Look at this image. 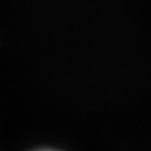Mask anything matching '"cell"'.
Returning a JSON list of instances; mask_svg holds the SVG:
<instances>
[{
    "mask_svg": "<svg viewBox=\"0 0 151 151\" xmlns=\"http://www.w3.org/2000/svg\"><path fill=\"white\" fill-rule=\"evenodd\" d=\"M47 151H50V150H47Z\"/></svg>",
    "mask_w": 151,
    "mask_h": 151,
    "instance_id": "cell-1",
    "label": "cell"
}]
</instances>
